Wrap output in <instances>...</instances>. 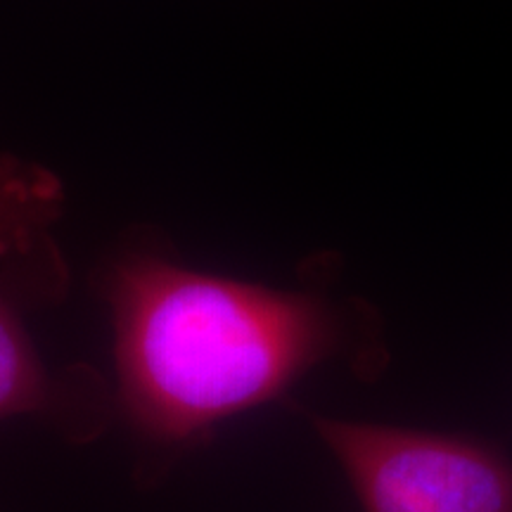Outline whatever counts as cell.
<instances>
[{
	"mask_svg": "<svg viewBox=\"0 0 512 512\" xmlns=\"http://www.w3.org/2000/svg\"><path fill=\"white\" fill-rule=\"evenodd\" d=\"M34 418L69 444H91L114 420L110 382L86 363L53 368L19 316V297L0 287V422Z\"/></svg>",
	"mask_w": 512,
	"mask_h": 512,
	"instance_id": "cell-3",
	"label": "cell"
},
{
	"mask_svg": "<svg viewBox=\"0 0 512 512\" xmlns=\"http://www.w3.org/2000/svg\"><path fill=\"white\" fill-rule=\"evenodd\" d=\"M363 512H512V463L482 441L306 413Z\"/></svg>",
	"mask_w": 512,
	"mask_h": 512,
	"instance_id": "cell-2",
	"label": "cell"
},
{
	"mask_svg": "<svg viewBox=\"0 0 512 512\" xmlns=\"http://www.w3.org/2000/svg\"><path fill=\"white\" fill-rule=\"evenodd\" d=\"M62 185L43 166L0 159V264L19 299L53 302L67 271L50 228L62 211Z\"/></svg>",
	"mask_w": 512,
	"mask_h": 512,
	"instance_id": "cell-4",
	"label": "cell"
},
{
	"mask_svg": "<svg viewBox=\"0 0 512 512\" xmlns=\"http://www.w3.org/2000/svg\"><path fill=\"white\" fill-rule=\"evenodd\" d=\"M100 294L114 328V415L150 489L216 425L280 399L320 363L349 358L375 373L387 358L361 304L192 271L155 252L117 256Z\"/></svg>",
	"mask_w": 512,
	"mask_h": 512,
	"instance_id": "cell-1",
	"label": "cell"
}]
</instances>
